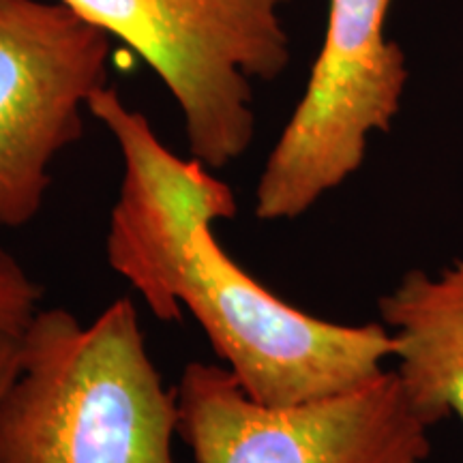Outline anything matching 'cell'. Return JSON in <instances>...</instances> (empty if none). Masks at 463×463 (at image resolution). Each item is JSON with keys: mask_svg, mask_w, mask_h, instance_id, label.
Returning <instances> with one entry per match:
<instances>
[{"mask_svg": "<svg viewBox=\"0 0 463 463\" xmlns=\"http://www.w3.org/2000/svg\"><path fill=\"white\" fill-rule=\"evenodd\" d=\"M20 345L0 399V463H176V389L161 380L131 298L90 324L39 309Z\"/></svg>", "mask_w": 463, "mask_h": 463, "instance_id": "obj_1", "label": "cell"}, {"mask_svg": "<svg viewBox=\"0 0 463 463\" xmlns=\"http://www.w3.org/2000/svg\"><path fill=\"white\" fill-rule=\"evenodd\" d=\"M187 309L249 397L266 405L317 402L367 384L395 356L380 324L345 326L288 305L253 279L202 223L172 260L150 307L161 322Z\"/></svg>", "mask_w": 463, "mask_h": 463, "instance_id": "obj_2", "label": "cell"}, {"mask_svg": "<svg viewBox=\"0 0 463 463\" xmlns=\"http://www.w3.org/2000/svg\"><path fill=\"white\" fill-rule=\"evenodd\" d=\"M140 54L181 108L189 150L219 170L253 142L251 80L289 62L288 0H61Z\"/></svg>", "mask_w": 463, "mask_h": 463, "instance_id": "obj_3", "label": "cell"}, {"mask_svg": "<svg viewBox=\"0 0 463 463\" xmlns=\"http://www.w3.org/2000/svg\"><path fill=\"white\" fill-rule=\"evenodd\" d=\"M176 402L195 463H422L431 450L395 372L317 402L266 405L225 364L194 361Z\"/></svg>", "mask_w": 463, "mask_h": 463, "instance_id": "obj_4", "label": "cell"}, {"mask_svg": "<svg viewBox=\"0 0 463 463\" xmlns=\"http://www.w3.org/2000/svg\"><path fill=\"white\" fill-rule=\"evenodd\" d=\"M391 3L331 0L303 99L260 176L258 219L303 215L361 167L369 133L391 129L408 80L402 48L384 34Z\"/></svg>", "mask_w": 463, "mask_h": 463, "instance_id": "obj_5", "label": "cell"}, {"mask_svg": "<svg viewBox=\"0 0 463 463\" xmlns=\"http://www.w3.org/2000/svg\"><path fill=\"white\" fill-rule=\"evenodd\" d=\"M108 56L109 33L69 5L0 0V228L39 215L50 164L108 86Z\"/></svg>", "mask_w": 463, "mask_h": 463, "instance_id": "obj_6", "label": "cell"}, {"mask_svg": "<svg viewBox=\"0 0 463 463\" xmlns=\"http://www.w3.org/2000/svg\"><path fill=\"white\" fill-rule=\"evenodd\" d=\"M399 361V382L427 425L463 422V260L431 277L410 270L380 300Z\"/></svg>", "mask_w": 463, "mask_h": 463, "instance_id": "obj_7", "label": "cell"}, {"mask_svg": "<svg viewBox=\"0 0 463 463\" xmlns=\"http://www.w3.org/2000/svg\"><path fill=\"white\" fill-rule=\"evenodd\" d=\"M43 289L9 251L0 249V335L20 337L42 307Z\"/></svg>", "mask_w": 463, "mask_h": 463, "instance_id": "obj_8", "label": "cell"}, {"mask_svg": "<svg viewBox=\"0 0 463 463\" xmlns=\"http://www.w3.org/2000/svg\"><path fill=\"white\" fill-rule=\"evenodd\" d=\"M22 364L20 337L14 335H0V399L15 380Z\"/></svg>", "mask_w": 463, "mask_h": 463, "instance_id": "obj_9", "label": "cell"}]
</instances>
